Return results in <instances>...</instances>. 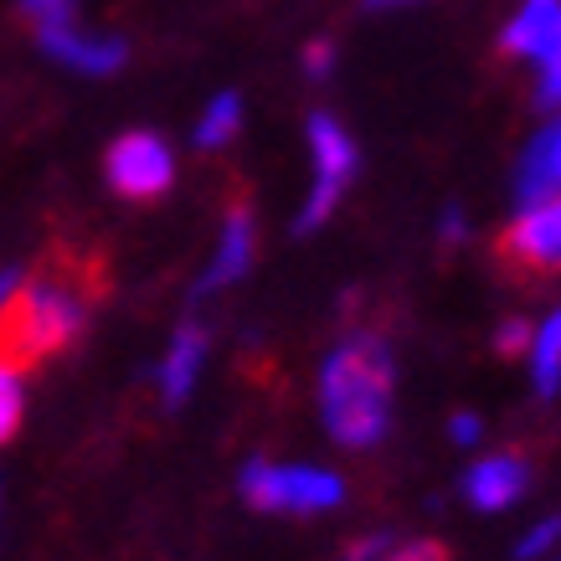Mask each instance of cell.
I'll list each match as a JSON object with an SVG mask.
<instances>
[{"mask_svg":"<svg viewBox=\"0 0 561 561\" xmlns=\"http://www.w3.org/2000/svg\"><path fill=\"white\" fill-rule=\"evenodd\" d=\"M314 402H320L324 433L366 454L391 433V412H397V356L376 330H351L324 351L320 381H314Z\"/></svg>","mask_w":561,"mask_h":561,"instance_id":"6da1fadb","label":"cell"},{"mask_svg":"<svg viewBox=\"0 0 561 561\" xmlns=\"http://www.w3.org/2000/svg\"><path fill=\"white\" fill-rule=\"evenodd\" d=\"M93 314V268L78 257H51L42 273H21V289L0 320V345L26 366L68 351Z\"/></svg>","mask_w":561,"mask_h":561,"instance_id":"7a4b0ae2","label":"cell"},{"mask_svg":"<svg viewBox=\"0 0 561 561\" xmlns=\"http://www.w3.org/2000/svg\"><path fill=\"white\" fill-rule=\"evenodd\" d=\"M242 500L268 515H330L345 505V479L324 463L253 459L242 469Z\"/></svg>","mask_w":561,"mask_h":561,"instance_id":"3957f363","label":"cell"},{"mask_svg":"<svg viewBox=\"0 0 561 561\" xmlns=\"http://www.w3.org/2000/svg\"><path fill=\"white\" fill-rule=\"evenodd\" d=\"M500 51L530 72V99L561 114V0H520L500 26Z\"/></svg>","mask_w":561,"mask_h":561,"instance_id":"277c9868","label":"cell"},{"mask_svg":"<svg viewBox=\"0 0 561 561\" xmlns=\"http://www.w3.org/2000/svg\"><path fill=\"white\" fill-rule=\"evenodd\" d=\"M309 160H314V181H309L299 227H305V232H314L320 221L335 217L341 196L351 191V181H356V139L345 135L341 119L314 114V119H309Z\"/></svg>","mask_w":561,"mask_h":561,"instance_id":"5b68a950","label":"cell"},{"mask_svg":"<svg viewBox=\"0 0 561 561\" xmlns=\"http://www.w3.org/2000/svg\"><path fill=\"white\" fill-rule=\"evenodd\" d=\"M103 175H108V186L119 191L124 202H154V196H165L175 181V154L160 135L135 129V135H119L108 145Z\"/></svg>","mask_w":561,"mask_h":561,"instance_id":"8992f818","label":"cell"},{"mask_svg":"<svg viewBox=\"0 0 561 561\" xmlns=\"http://www.w3.org/2000/svg\"><path fill=\"white\" fill-rule=\"evenodd\" d=\"M505 257L530 273H561V191L520 202L505 227Z\"/></svg>","mask_w":561,"mask_h":561,"instance_id":"52a82bcc","label":"cell"},{"mask_svg":"<svg viewBox=\"0 0 561 561\" xmlns=\"http://www.w3.org/2000/svg\"><path fill=\"white\" fill-rule=\"evenodd\" d=\"M530 490V463L511 448L500 454H479L469 469H463V500L474 505L479 515H505L515 511Z\"/></svg>","mask_w":561,"mask_h":561,"instance_id":"ba28073f","label":"cell"},{"mask_svg":"<svg viewBox=\"0 0 561 561\" xmlns=\"http://www.w3.org/2000/svg\"><path fill=\"white\" fill-rule=\"evenodd\" d=\"M206 351H211V335H206L202 320H181L171 330V345L154 366V387H160V402L165 408H186L196 381L206 371Z\"/></svg>","mask_w":561,"mask_h":561,"instance_id":"9c48e42d","label":"cell"},{"mask_svg":"<svg viewBox=\"0 0 561 561\" xmlns=\"http://www.w3.org/2000/svg\"><path fill=\"white\" fill-rule=\"evenodd\" d=\"M36 42H42V51H47V57H57L68 72H83V78H108V72H119L124 57H129V47H124L119 36L88 32L83 21L57 26V32H42Z\"/></svg>","mask_w":561,"mask_h":561,"instance_id":"30bf717a","label":"cell"},{"mask_svg":"<svg viewBox=\"0 0 561 561\" xmlns=\"http://www.w3.org/2000/svg\"><path fill=\"white\" fill-rule=\"evenodd\" d=\"M253 253H257V221L248 206H232L227 221L217 232V248H211V263L202 273V294H217V289H232L242 273L253 268Z\"/></svg>","mask_w":561,"mask_h":561,"instance_id":"8fae6325","label":"cell"},{"mask_svg":"<svg viewBox=\"0 0 561 561\" xmlns=\"http://www.w3.org/2000/svg\"><path fill=\"white\" fill-rule=\"evenodd\" d=\"M551 191H561V114H551V124H541L530 135V145L520 150V165H515V196L520 202H536Z\"/></svg>","mask_w":561,"mask_h":561,"instance_id":"7c38bea8","label":"cell"},{"mask_svg":"<svg viewBox=\"0 0 561 561\" xmlns=\"http://www.w3.org/2000/svg\"><path fill=\"white\" fill-rule=\"evenodd\" d=\"M526 371L536 397H561V305H551L541 320L530 324Z\"/></svg>","mask_w":561,"mask_h":561,"instance_id":"4fadbf2b","label":"cell"},{"mask_svg":"<svg viewBox=\"0 0 561 561\" xmlns=\"http://www.w3.org/2000/svg\"><path fill=\"white\" fill-rule=\"evenodd\" d=\"M21 417H26V360L0 345V448L16 438Z\"/></svg>","mask_w":561,"mask_h":561,"instance_id":"5bb4252c","label":"cell"},{"mask_svg":"<svg viewBox=\"0 0 561 561\" xmlns=\"http://www.w3.org/2000/svg\"><path fill=\"white\" fill-rule=\"evenodd\" d=\"M242 129V99L238 93H217V99L202 108V124H196V145L202 150H221V145H232Z\"/></svg>","mask_w":561,"mask_h":561,"instance_id":"9a60e30c","label":"cell"},{"mask_svg":"<svg viewBox=\"0 0 561 561\" xmlns=\"http://www.w3.org/2000/svg\"><path fill=\"white\" fill-rule=\"evenodd\" d=\"M561 551V515H536L520 536H515V557L520 561H551Z\"/></svg>","mask_w":561,"mask_h":561,"instance_id":"2e32d148","label":"cell"},{"mask_svg":"<svg viewBox=\"0 0 561 561\" xmlns=\"http://www.w3.org/2000/svg\"><path fill=\"white\" fill-rule=\"evenodd\" d=\"M21 16L32 21V32H57V26H72L78 21V0H21Z\"/></svg>","mask_w":561,"mask_h":561,"instance_id":"e0dca14e","label":"cell"},{"mask_svg":"<svg viewBox=\"0 0 561 561\" xmlns=\"http://www.w3.org/2000/svg\"><path fill=\"white\" fill-rule=\"evenodd\" d=\"M381 561H443V546L438 541H402V536H397Z\"/></svg>","mask_w":561,"mask_h":561,"instance_id":"ac0fdd59","label":"cell"},{"mask_svg":"<svg viewBox=\"0 0 561 561\" xmlns=\"http://www.w3.org/2000/svg\"><path fill=\"white\" fill-rule=\"evenodd\" d=\"M448 438L459 443V448H479V438H484V417H479V412H454V417H448Z\"/></svg>","mask_w":561,"mask_h":561,"instance_id":"d6986e66","label":"cell"},{"mask_svg":"<svg viewBox=\"0 0 561 561\" xmlns=\"http://www.w3.org/2000/svg\"><path fill=\"white\" fill-rule=\"evenodd\" d=\"M526 341H530V320H505L494 330V345H500L505 356H526Z\"/></svg>","mask_w":561,"mask_h":561,"instance_id":"ffe728a7","label":"cell"},{"mask_svg":"<svg viewBox=\"0 0 561 561\" xmlns=\"http://www.w3.org/2000/svg\"><path fill=\"white\" fill-rule=\"evenodd\" d=\"M305 72L309 78H330V72H335V42H309L305 47Z\"/></svg>","mask_w":561,"mask_h":561,"instance_id":"44dd1931","label":"cell"},{"mask_svg":"<svg viewBox=\"0 0 561 561\" xmlns=\"http://www.w3.org/2000/svg\"><path fill=\"white\" fill-rule=\"evenodd\" d=\"M397 541V536H391V530H376V536H360L356 546H351V561H381L387 557V546Z\"/></svg>","mask_w":561,"mask_h":561,"instance_id":"7402d4cb","label":"cell"},{"mask_svg":"<svg viewBox=\"0 0 561 561\" xmlns=\"http://www.w3.org/2000/svg\"><path fill=\"white\" fill-rule=\"evenodd\" d=\"M16 289H21V273L16 268H0V320H5V309H11Z\"/></svg>","mask_w":561,"mask_h":561,"instance_id":"603a6c76","label":"cell"},{"mask_svg":"<svg viewBox=\"0 0 561 561\" xmlns=\"http://www.w3.org/2000/svg\"><path fill=\"white\" fill-rule=\"evenodd\" d=\"M376 11H397V5H417V0H371Z\"/></svg>","mask_w":561,"mask_h":561,"instance_id":"cb8c5ba5","label":"cell"},{"mask_svg":"<svg viewBox=\"0 0 561 561\" xmlns=\"http://www.w3.org/2000/svg\"><path fill=\"white\" fill-rule=\"evenodd\" d=\"M551 561H561V551H557V557H551Z\"/></svg>","mask_w":561,"mask_h":561,"instance_id":"d4e9b609","label":"cell"}]
</instances>
